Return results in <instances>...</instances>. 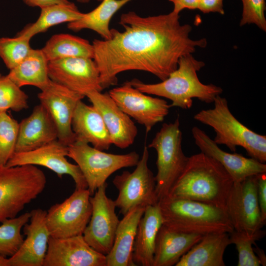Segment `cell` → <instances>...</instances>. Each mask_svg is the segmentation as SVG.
<instances>
[{"label":"cell","instance_id":"obj_1","mask_svg":"<svg viewBox=\"0 0 266 266\" xmlns=\"http://www.w3.org/2000/svg\"><path fill=\"white\" fill-rule=\"evenodd\" d=\"M179 17L172 11L147 17L129 11L120 16L123 31L112 29L109 39H95L93 59L102 89L116 85L118 74L128 70L146 71L163 81L177 68L181 57L205 47L206 39H191L192 27L181 24Z\"/></svg>","mask_w":266,"mask_h":266},{"label":"cell","instance_id":"obj_2","mask_svg":"<svg viewBox=\"0 0 266 266\" xmlns=\"http://www.w3.org/2000/svg\"><path fill=\"white\" fill-rule=\"evenodd\" d=\"M233 181L216 160L200 152L189 157L183 171L171 188V198L190 200L225 209Z\"/></svg>","mask_w":266,"mask_h":266},{"label":"cell","instance_id":"obj_3","mask_svg":"<svg viewBox=\"0 0 266 266\" xmlns=\"http://www.w3.org/2000/svg\"><path fill=\"white\" fill-rule=\"evenodd\" d=\"M204 66V62L196 60L192 54H187L179 59L177 68L160 83L146 84L137 79L130 82L142 93L170 100V107L188 109L192 106L193 98L209 103L223 92L219 86L200 81L197 72Z\"/></svg>","mask_w":266,"mask_h":266},{"label":"cell","instance_id":"obj_4","mask_svg":"<svg viewBox=\"0 0 266 266\" xmlns=\"http://www.w3.org/2000/svg\"><path fill=\"white\" fill-rule=\"evenodd\" d=\"M163 225L176 231L205 235L234 229L225 209L193 200L166 196L158 201Z\"/></svg>","mask_w":266,"mask_h":266},{"label":"cell","instance_id":"obj_5","mask_svg":"<svg viewBox=\"0 0 266 266\" xmlns=\"http://www.w3.org/2000/svg\"><path fill=\"white\" fill-rule=\"evenodd\" d=\"M213 103V108L200 110L194 119L212 128L216 134L213 140L217 144L225 145L233 152L241 146L251 158L265 163L266 136L253 132L239 121L231 112L225 98L218 95Z\"/></svg>","mask_w":266,"mask_h":266},{"label":"cell","instance_id":"obj_6","mask_svg":"<svg viewBox=\"0 0 266 266\" xmlns=\"http://www.w3.org/2000/svg\"><path fill=\"white\" fill-rule=\"evenodd\" d=\"M46 182L44 173L36 166L0 167V222L17 217L43 192Z\"/></svg>","mask_w":266,"mask_h":266},{"label":"cell","instance_id":"obj_7","mask_svg":"<svg viewBox=\"0 0 266 266\" xmlns=\"http://www.w3.org/2000/svg\"><path fill=\"white\" fill-rule=\"evenodd\" d=\"M182 140L178 116L173 123L163 124L147 146L154 149L157 154L155 177L158 201L168 195L188 163L189 157L183 151Z\"/></svg>","mask_w":266,"mask_h":266},{"label":"cell","instance_id":"obj_8","mask_svg":"<svg viewBox=\"0 0 266 266\" xmlns=\"http://www.w3.org/2000/svg\"><path fill=\"white\" fill-rule=\"evenodd\" d=\"M67 157L79 167L91 196L106 183L114 172L124 167L136 166L139 156L135 151L125 154L107 153L87 143L75 141L68 146Z\"/></svg>","mask_w":266,"mask_h":266},{"label":"cell","instance_id":"obj_9","mask_svg":"<svg viewBox=\"0 0 266 266\" xmlns=\"http://www.w3.org/2000/svg\"><path fill=\"white\" fill-rule=\"evenodd\" d=\"M149 156L145 145L135 169L132 172L124 171L113 179L112 183L118 191L114 202L123 215L135 208H145L158 203L155 177L148 166Z\"/></svg>","mask_w":266,"mask_h":266},{"label":"cell","instance_id":"obj_10","mask_svg":"<svg viewBox=\"0 0 266 266\" xmlns=\"http://www.w3.org/2000/svg\"><path fill=\"white\" fill-rule=\"evenodd\" d=\"M88 189H76L61 203L46 211V222L50 236L65 238L83 235L92 214Z\"/></svg>","mask_w":266,"mask_h":266},{"label":"cell","instance_id":"obj_11","mask_svg":"<svg viewBox=\"0 0 266 266\" xmlns=\"http://www.w3.org/2000/svg\"><path fill=\"white\" fill-rule=\"evenodd\" d=\"M225 210L234 231L253 234L265 225L257 196V175L233 182Z\"/></svg>","mask_w":266,"mask_h":266},{"label":"cell","instance_id":"obj_12","mask_svg":"<svg viewBox=\"0 0 266 266\" xmlns=\"http://www.w3.org/2000/svg\"><path fill=\"white\" fill-rule=\"evenodd\" d=\"M107 187L106 183L91 196L92 214L83 234L92 248L104 255L111 249L120 222L115 212L114 200L106 195Z\"/></svg>","mask_w":266,"mask_h":266},{"label":"cell","instance_id":"obj_13","mask_svg":"<svg viewBox=\"0 0 266 266\" xmlns=\"http://www.w3.org/2000/svg\"><path fill=\"white\" fill-rule=\"evenodd\" d=\"M108 93L123 111L145 128L146 133L164 121L171 107L165 100L145 95L130 81L112 89Z\"/></svg>","mask_w":266,"mask_h":266},{"label":"cell","instance_id":"obj_14","mask_svg":"<svg viewBox=\"0 0 266 266\" xmlns=\"http://www.w3.org/2000/svg\"><path fill=\"white\" fill-rule=\"evenodd\" d=\"M50 79L84 97L90 92H101L100 75L93 59L68 58L48 63Z\"/></svg>","mask_w":266,"mask_h":266},{"label":"cell","instance_id":"obj_15","mask_svg":"<svg viewBox=\"0 0 266 266\" xmlns=\"http://www.w3.org/2000/svg\"><path fill=\"white\" fill-rule=\"evenodd\" d=\"M67 153L68 146L56 140L32 151L15 152L5 166H43L54 172L60 178L64 175H70L74 181L76 189H88L85 178L78 166L69 163L66 159Z\"/></svg>","mask_w":266,"mask_h":266},{"label":"cell","instance_id":"obj_16","mask_svg":"<svg viewBox=\"0 0 266 266\" xmlns=\"http://www.w3.org/2000/svg\"><path fill=\"white\" fill-rule=\"evenodd\" d=\"M37 96L55 125L58 140L67 146L74 143L72 118L77 102L85 97L51 80Z\"/></svg>","mask_w":266,"mask_h":266},{"label":"cell","instance_id":"obj_17","mask_svg":"<svg viewBox=\"0 0 266 266\" xmlns=\"http://www.w3.org/2000/svg\"><path fill=\"white\" fill-rule=\"evenodd\" d=\"M43 266H106V256L92 248L83 235L50 236Z\"/></svg>","mask_w":266,"mask_h":266},{"label":"cell","instance_id":"obj_18","mask_svg":"<svg viewBox=\"0 0 266 266\" xmlns=\"http://www.w3.org/2000/svg\"><path fill=\"white\" fill-rule=\"evenodd\" d=\"M23 227L26 236L18 251L9 259V266H43L50 234L46 222V211L33 209Z\"/></svg>","mask_w":266,"mask_h":266},{"label":"cell","instance_id":"obj_19","mask_svg":"<svg viewBox=\"0 0 266 266\" xmlns=\"http://www.w3.org/2000/svg\"><path fill=\"white\" fill-rule=\"evenodd\" d=\"M196 145L201 152L218 162L226 169L233 182H241L247 177L266 172V165L252 158L222 150L203 131L197 127L192 129Z\"/></svg>","mask_w":266,"mask_h":266},{"label":"cell","instance_id":"obj_20","mask_svg":"<svg viewBox=\"0 0 266 266\" xmlns=\"http://www.w3.org/2000/svg\"><path fill=\"white\" fill-rule=\"evenodd\" d=\"M86 97L101 115L112 144L121 149L131 145L137 134V128L131 117L120 109L109 93L93 91Z\"/></svg>","mask_w":266,"mask_h":266},{"label":"cell","instance_id":"obj_21","mask_svg":"<svg viewBox=\"0 0 266 266\" xmlns=\"http://www.w3.org/2000/svg\"><path fill=\"white\" fill-rule=\"evenodd\" d=\"M58 140L55 125L46 109L36 105L30 116L19 123L15 152L32 151Z\"/></svg>","mask_w":266,"mask_h":266},{"label":"cell","instance_id":"obj_22","mask_svg":"<svg viewBox=\"0 0 266 266\" xmlns=\"http://www.w3.org/2000/svg\"><path fill=\"white\" fill-rule=\"evenodd\" d=\"M75 141L91 144L94 148L107 150L112 142L108 130L98 110L80 100L75 108L71 121Z\"/></svg>","mask_w":266,"mask_h":266},{"label":"cell","instance_id":"obj_23","mask_svg":"<svg viewBox=\"0 0 266 266\" xmlns=\"http://www.w3.org/2000/svg\"><path fill=\"white\" fill-rule=\"evenodd\" d=\"M203 236L176 231L162 225L156 239L153 266H175Z\"/></svg>","mask_w":266,"mask_h":266},{"label":"cell","instance_id":"obj_24","mask_svg":"<svg viewBox=\"0 0 266 266\" xmlns=\"http://www.w3.org/2000/svg\"><path fill=\"white\" fill-rule=\"evenodd\" d=\"M163 220L158 203L147 206L137 228L133 260L136 266H153L155 242Z\"/></svg>","mask_w":266,"mask_h":266},{"label":"cell","instance_id":"obj_25","mask_svg":"<svg viewBox=\"0 0 266 266\" xmlns=\"http://www.w3.org/2000/svg\"><path fill=\"white\" fill-rule=\"evenodd\" d=\"M145 208L136 207L124 215L117 228L114 242L106 256V266H136L133 251L138 223Z\"/></svg>","mask_w":266,"mask_h":266},{"label":"cell","instance_id":"obj_26","mask_svg":"<svg viewBox=\"0 0 266 266\" xmlns=\"http://www.w3.org/2000/svg\"><path fill=\"white\" fill-rule=\"evenodd\" d=\"M231 244L229 233H220L204 235L185 254L176 266H225V251Z\"/></svg>","mask_w":266,"mask_h":266},{"label":"cell","instance_id":"obj_27","mask_svg":"<svg viewBox=\"0 0 266 266\" xmlns=\"http://www.w3.org/2000/svg\"><path fill=\"white\" fill-rule=\"evenodd\" d=\"M49 61L41 49H32L28 56L7 75L20 87L33 86L40 90L49 83Z\"/></svg>","mask_w":266,"mask_h":266},{"label":"cell","instance_id":"obj_28","mask_svg":"<svg viewBox=\"0 0 266 266\" xmlns=\"http://www.w3.org/2000/svg\"><path fill=\"white\" fill-rule=\"evenodd\" d=\"M132 0H102L93 10L83 13L79 19L67 23L70 30L78 32L89 29L100 35L104 40L111 38L109 23L113 16L121 7Z\"/></svg>","mask_w":266,"mask_h":266},{"label":"cell","instance_id":"obj_29","mask_svg":"<svg viewBox=\"0 0 266 266\" xmlns=\"http://www.w3.org/2000/svg\"><path fill=\"white\" fill-rule=\"evenodd\" d=\"M40 9L36 21L25 26L17 35L31 39L36 34L45 32L53 26L77 20L84 13L71 1L68 3L49 5Z\"/></svg>","mask_w":266,"mask_h":266},{"label":"cell","instance_id":"obj_30","mask_svg":"<svg viewBox=\"0 0 266 266\" xmlns=\"http://www.w3.org/2000/svg\"><path fill=\"white\" fill-rule=\"evenodd\" d=\"M41 50L49 62L73 57L93 59L94 57L92 44L84 38L67 33L53 35Z\"/></svg>","mask_w":266,"mask_h":266},{"label":"cell","instance_id":"obj_31","mask_svg":"<svg viewBox=\"0 0 266 266\" xmlns=\"http://www.w3.org/2000/svg\"><path fill=\"white\" fill-rule=\"evenodd\" d=\"M30 216V212H26L1 222L0 225V255L10 257L18 251L24 240L22 229L29 222Z\"/></svg>","mask_w":266,"mask_h":266},{"label":"cell","instance_id":"obj_32","mask_svg":"<svg viewBox=\"0 0 266 266\" xmlns=\"http://www.w3.org/2000/svg\"><path fill=\"white\" fill-rule=\"evenodd\" d=\"M266 231L262 229L253 234L233 230L229 233L231 244H233L238 254L237 266H259L252 245L255 241L263 238Z\"/></svg>","mask_w":266,"mask_h":266},{"label":"cell","instance_id":"obj_33","mask_svg":"<svg viewBox=\"0 0 266 266\" xmlns=\"http://www.w3.org/2000/svg\"><path fill=\"white\" fill-rule=\"evenodd\" d=\"M31 39L18 35L0 38V58L9 70L18 65L29 54L32 49Z\"/></svg>","mask_w":266,"mask_h":266},{"label":"cell","instance_id":"obj_34","mask_svg":"<svg viewBox=\"0 0 266 266\" xmlns=\"http://www.w3.org/2000/svg\"><path fill=\"white\" fill-rule=\"evenodd\" d=\"M19 123L7 111H0V167L6 164L15 152Z\"/></svg>","mask_w":266,"mask_h":266},{"label":"cell","instance_id":"obj_35","mask_svg":"<svg viewBox=\"0 0 266 266\" xmlns=\"http://www.w3.org/2000/svg\"><path fill=\"white\" fill-rule=\"evenodd\" d=\"M28 99V95L7 75L0 76V111L27 109Z\"/></svg>","mask_w":266,"mask_h":266},{"label":"cell","instance_id":"obj_36","mask_svg":"<svg viewBox=\"0 0 266 266\" xmlns=\"http://www.w3.org/2000/svg\"><path fill=\"white\" fill-rule=\"evenodd\" d=\"M243 4L240 26L254 24L261 30L266 31L265 0H241Z\"/></svg>","mask_w":266,"mask_h":266},{"label":"cell","instance_id":"obj_37","mask_svg":"<svg viewBox=\"0 0 266 266\" xmlns=\"http://www.w3.org/2000/svg\"><path fill=\"white\" fill-rule=\"evenodd\" d=\"M257 196L261 217L266 223V172L257 174Z\"/></svg>","mask_w":266,"mask_h":266},{"label":"cell","instance_id":"obj_38","mask_svg":"<svg viewBox=\"0 0 266 266\" xmlns=\"http://www.w3.org/2000/svg\"><path fill=\"white\" fill-rule=\"evenodd\" d=\"M223 0H200L198 9L203 13L217 12L223 15Z\"/></svg>","mask_w":266,"mask_h":266},{"label":"cell","instance_id":"obj_39","mask_svg":"<svg viewBox=\"0 0 266 266\" xmlns=\"http://www.w3.org/2000/svg\"><path fill=\"white\" fill-rule=\"evenodd\" d=\"M173 4L172 11L177 14L187 8L191 10L198 9L200 0H168Z\"/></svg>","mask_w":266,"mask_h":266},{"label":"cell","instance_id":"obj_40","mask_svg":"<svg viewBox=\"0 0 266 266\" xmlns=\"http://www.w3.org/2000/svg\"><path fill=\"white\" fill-rule=\"evenodd\" d=\"M28 6L31 7H38L40 8L55 4L68 3V0H23Z\"/></svg>","mask_w":266,"mask_h":266},{"label":"cell","instance_id":"obj_41","mask_svg":"<svg viewBox=\"0 0 266 266\" xmlns=\"http://www.w3.org/2000/svg\"><path fill=\"white\" fill-rule=\"evenodd\" d=\"M255 247L253 248L254 251L258 258L260 265L265 266L266 265V256L264 251L257 246L255 243H254Z\"/></svg>","mask_w":266,"mask_h":266},{"label":"cell","instance_id":"obj_42","mask_svg":"<svg viewBox=\"0 0 266 266\" xmlns=\"http://www.w3.org/2000/svg\"><path fill=\"white\" fill-rule=\"evenodd\" d=\"M0 266H9V259L0 255Z\"/></svg>","mask_w":266,"mask_h":266},{"label":"cell","instance_id":"obj_43","mask_svg":"<svg viewBox=\"0 0 266 266\" xmlns=\"http://www.w3.org/2000/svg\"><path fill=\"white\" fill-rule=\"evenodd\" d=\"M77 2L80 3H87L93 0H76ZM99 1H101L102 0H95Z\"/></svg>","mask_w":266,"mask_h":266},{"label":"cell","instance_id":"obj_44","mask_svg":"<svg viewBox=\"0 0 266 266\" xmlns=\"http://www.w3.org/2000/svg\"><path fill=\"white\" fill-rule=\"evenodd\" d=\"M1 75L0 74V76H1Z\"/></svg>","mask_w":266,"mask_h":266}]
</instances>
